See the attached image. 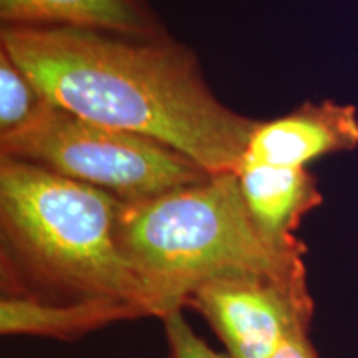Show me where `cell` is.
<instances>
[{
    "label": "cell",
    "instance_id": "10",
    "mask_svg": "<svg viewBox=\"0 0 358 358\" xmlns=\"http://www.w3.org/2000/svg\"><path fill=\"white\" fill-rule=\"evenodd\" d=\"M45 100L0 38V155L3 146L43 108Z\"/></svg>",
    "mask_w": 358,
    "mask_h": 358
},
{
    "label": "cell",
    "instance_id": "5",
    "mask_svg": "<svg viewBox=\"0 0 358 358\" xmlns=\"http://www.w3.org/2000/svg\"><path fill=\"white\" fill-rule=\"evenodd\" d=\"M186 307L211 325L229 358H271L290 335L308 332L313 317L308 284L254 275L209 282Z\"/></svg>",
    "mask_w": 358,
    "mask_h": 358
},
{
    "label": "cell",
    "instance_id": "11",
    "mask_svg": "<svg viewBox=\"0 0 358 358\" xmlns=\"http://www.w3.org/2000/svg\"><path fill=\"white\" fill-rule=\"evenodd\" d=\"M161 320L166 334V358H229L226 353H219L209 347V343L194 332L182 310L169 313Z\"/></svg>",
    "mask_w": 358,
    "mask_h": 358
},
{
    "label": "cell",
    "instance_id": "2",
    "mask_svg": "<svg viewBox=\"0 0 358 358\" xmlns=\"http://www.w3.org/2000/svg\"><path fill=\"white\" fill-rule=\"evenodd\" d=\"M116 244L141 290L148 317L185 310L192 294L227 277L308 284L306 248L268 241L249 216L236 173L153 198L120 203Z\"/></svg>",
    "mask_w": 358,
    "mask_h": 358
},
{
    "label": "cell",
    "instance_id": "6",
    "mask_svg": "<svg viewBox=\"0 0 358 358\" xmlns=\"http://www.w3.org/2000/svg\"><path fill=\"white\" fill-rule=\"evenodd\" d=\"M358 148V110L335 100L306 101L267 122H257L241 163L306 168L329 155Z\"/></svg>",
    "mask_w": 358,
    "mask_h": 358
},
{
    "label": "cell",
    "instance_id": "1",
    "mask_svg": "<svg viewBox=\"0 0 358 358\" xmlns=\"http://www.w3.org/2000/svg\"><path fill=\"white\" fill-rule=\"evenodd\" d=\"M0 38L57 108L166 145L209 174L241 166L259 120L227 108L185 48L80 27L0 25Z\"/></svg>",
    "mask_w": 358,
    "mask_h": 358
},
{
    "label": "cell",
    "instance_id": "12",
    "mask_svg": "<svg viewBox=\"0 0 358 358\" xmlns=\"http://www.w3.org/2000/svg\"><path fill=\"white\" fill-rule=\"evenodd\" d=\"M0 297L7 299H42L27 280L24 272L0 243Z\"/></svg>",
    "mask_w": 358,
    "mask_h": 358
},
{
    "label": "cell",
    "instance_id": "13",
    "mask_svg": "<svg viewBox=\"0 0 358 358\" xmlns=\"http://www.w3.org/2000/svg\"><path fill=\"white\" fill-rule=\"evenodd\" d=\"M271 358H320L313 348L308 332H297L285 340Z\"/></svg>",
    "mask_w": 358,
    "mask_h": 358
},
{
    "label": "cell",
    "instance_id": "7",
    "mask_svg": "<svg viewBox=\"0 0 358 358\" xmlns=\"http://www.w3.org/2000/svg\"><path fill=\"white\" fill-rule=\"evenodd\" d=\"M237 185L249 216L268 241L287 249L306 248L295 232L322 204L317 179L307 168L241 163Z\"/></svg>",
    "mask_w": 358,
    "mask_h": 358
},
{
    "label": "cell",
    "instance_id": "8",
    "mask_svg": "<svg viewBox=\"0 0 358 358\" xmlns=\"http://www.w3.org/2000/svg\"><path fill=\"white\" fill-rule=\"evenodd\" d=\"M0 22L80 27L129 38H153L156 22L141 0H0Z\"/></svg>",
    "mask_w": 358,
    "mask_h": 358
},
{
    "label": "cell",
    "instance_id": "3",
    "mask_svg": "<svg viewBox=\"0 0 358 358\" xmlns=\"http://www.w3.org/2000/svg\"><path fill=\"white\" fill-rule=\"evenodd\" d=\"M120 203L38 164L0 158V243L27 280L69 302L110 301L148 317L116 244Z\"/></svg>",
    "mask_w": 358,
    "mask_h": 358
},
{
    "label": "cell",
    "instance_id": "4",
    "mask_svg": "<svg viewBox=\"0 0 358 358\" xmlns=\"http://www.w3.org/2000/svg\"><path fill=\"white\" fill-rule=\"evenodd\" d=\"M0 158L38 164L123 203L213 176L173 148L88 122L47 101L32 122L7 141Z\"/></svg>",
    "mask_w": 358,
    "mask_h": 358
},
{
    "label": "cell",
    "instance_id": "9",
    "mask_svg": "<svg viewBox=\"0 0 358 358\" xmlns=\"http://www.w3.org/2000/svg\"><path fill=\"white\" fill-rule=\"evenodd\" d=\"M140 317L133 307L110 301L50 302L0 297V335L77 340L116 322Z\"/></svg>",
    "mask_w": 358,
    "mask_h": 358
}]
</instances>
